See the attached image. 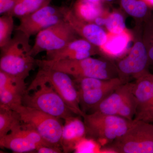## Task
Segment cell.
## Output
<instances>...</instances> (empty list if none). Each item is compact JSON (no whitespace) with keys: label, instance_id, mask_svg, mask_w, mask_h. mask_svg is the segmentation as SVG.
<instances>
[{"label":"cell","instance_id":"cell-9","mask_svg":"<svg viewBox=\"0 0 153 153\" xmlns=\"http://www.w3.org/2000/svg\"><path fill=\"white\" fill-rule=\"evenodd\" d=\"M134 86L132 82L123 83L102 101L92 112L98 111L133 120L137 107Z\"/></svg>","mask_w":153,"mask_h":153},{"label":"cell","instance_id":"cell-24","mask_svg":"<svg viewBox=\"0 0 153 153\" xmlns=\"http://www.w3.org/2000/svg\"><path fill=\"white\" fill-rule=\"evenodd\" d=\"M13 16L5 13L0 17V48L2 49L12 40L14 29Z\"/></svg>","mask_w":153,"mask_h":153},{"label":"cell","instance_id":"cell-19","mask_svg":"<svg viewBox=\"0 0 153 153\" xmlns=\"http://www.w3.org/2000/svg\"><path fill=\"white\" fill-rule=\"evenodd\" d=\"M152 90V74L149 72L141 76L134 83V94L137 107L134 120H143Z\"/></svg>","mask_w":153,"mask_h":153},{"label":"cell","instance_id":"cell-30","mask_svg":"<svg viewBox=\"0 0 153 153\" xmlns=\"http://www.w3.org/2000/svg\"><path fill=\"white\" fill-rule=\"evenodd\" d=\"M62 149L55 146H41L36 149V152L38 153H59L62 152Z\"/></svg>","mask_w":153,"mask_h":153},{"label":"cell","instance_id":"cell-11","mask_svg":"<svg viewBox=\"0 0 153 153\" xmlns=\"http://www.w3.org/2000/svg\"><path fill=\"white\" fill-rule=\"evenodd\" d=\"M68 7L48 5L33 13L20 19L16 28L31 37L36 36L42 30L65 20V14Z\"/></svg>","mask_w":153,"mask_h":153},{"label":"cell","instance_id":"cell-16","mask_svg":"<svg viewBox=\"0 0 153 153\" xmlns=\"http://www.w3.org/2000/svg\"><path fill=\"white\" fill-rule=\"evenodd\" d=\"M65 19L71 25L77 35L81 36L96 47H101L106 42L108 33L102 27L94 23L82 21L76 18L68 7L65 14Z\"/></svg>","mask_w":153,"mask_h":153},{"label":"cell","instance_id":"cell-7","mask_svg":"<svg viewBox=\"0 0 153 153\" xmlns=\"http://www.w3.org/2000/svg\"><path fill=\"white\" fill-rule=\"evenodd\" d=\"M74 81L80 107L85 113L87 111L92 112L102 101L125 83L119 77L109 79L85 77L75 79Z\"/></svg>","mask_w":153,"mask_h":153},{"label":"cell","instance_id":"cell-27","mask_svg":"<svg viewBox=\"0 0 153 153\" xmlns=\"http://www.w3.org/2000/svg\"><path fill=\"white\" fill-rule=\"evenodd\" d=\"M143 41L147 49L149 64H153V36L149 30L145 35Z\"/></svg>","mask_w":153,"mask_h":153},{"label":"cell","instance_id":"cell-2","mask_svg":"<svg viewBox=\"0 0 153 153\" xmlns=\"http://www.w3.org/2000/svg\"><path fill=\"white\" fill-rule=\"evenodd\" d=\"M30 37L16 31L8 44L1 49L0 70L26 79L35 66L36 59L31 55Z\"/></svg>","mask_w":153,"mask_h":153},{"label":"cell","instance_id":"cell-5","mask_svg":"<svg viewBox=\"0 0 153 153\" xmlns=\"http://www.w3.org/2000/svg\"><path fill=\"white\" fill-rule=\"evenodd\" d=\"M102 152L120 153H153V124L133 120L126 133Z\"/></svg>","mask_w":153,"mask_h":153},{"label":"cell","instance_id":"cell-15","mask_svg":"<svg viewBox=\"0 0 153 153\" xmlns=\"http://www.w3.org/2000/svg\"><path fill=\"white\" fill-rule=\"evenodd\" d=\"M99 52L98 48L83 38H75L57 51L47 52V60H80L91 57Z\"/></svg>","mask_w":153,"mask_h":153},{"label":"cell","instance_id":"cell-10","mask_svg":"<svg viewBox=\"0 0 153 153\" xmlns=\"http://www.w3.org/2000/svg\"><path fill=\"white\" fill-rule=\"evenodd\" d=\"M77 34L66 19L42 30L36 36L31 55L35 57L43 52H54L62 49L76 38Z\"/></svg>","mask_w":153,"mask_h":153},{"label":"cell","instance_id":"cell-12","mask_svg":"<svg viewBox=\"0 0 153 153\" xmlns=\"http://www.w3.org/2000/svg\"><path fill=\"white\" fill-rule=\"evenodd\" d=\"M22 124L0 138L1 148L22 153L36 152L41 146H55L44 140L35 129L25 124Z\"/></svg>","mask_w":153,"mask_h":153},{"label":"cell","instance_id":"cell-29","mask_svg":"<svg viewBox=\"0 0 153 153\" xmlns=\"http://www.w3.org/2000/svg\"><path fill=\"white\" fill-rule=\"evenodd\" d=\"M144 121L153 123V74H152V90L149 102L146 111Z\"/></svg>","mask_w":153,"mask_h":153},{"label":"cell","instance_id":"cell-25","mask_svg":"<svg viewBox=\"0 0 153 153\" xmlns=\"http://www.w3.org/2000/svg\"><path fill=\"white\" fill-rule=\"evenodd\" d=\"M105 27L108 33L119 34L127 30L123 16L118 11L107 13Z\"/></svg>","mask_w":153,"mask_h":153},{"label":"cell","instance_id":"cell-32","mask_svg":"<svg viewBox=\"0 0 153 153\" xmlns=\"http://www.w3.org/2000/svg\"><path fill=\"white\" fill-rule=\"evenodd\" d=\"M94 3H103L102 0H85Z\"/></svg>","mask_w":153,"mask_h":153},{"label":"cell","instance_id":"cell-8","mask_svg":"<svg viewBox=\"0 0 153 153\" xmlns=\"http://www.w3.org/2000/svg\"><path fill=\"white\" fill-rule=\"evenodd\" d=\"M71 76L62 71L40 68L32 83H48L56 91L74 114L82 117L85 113L79 104L78 92Z\"/></svg>","mask_w":153,"mask_h":153},{"label":"cell","instance_id":"cell-31","mask_svg":"<svg viewBox=\"0 0 153 153\" xmlns=\"http://www.w3.org/2000/svg\"><path fill=\"white\" fill-rule=\"evenodd\" d=\"M150 8H153V0H142Z\"/></svg>","mask_w":153,"mask_h":153},{"label":"cell","instance_id":"cell-21","mask_svg":"<svg viewBox=\"0 0 153 153\" xmlns=\"http://www.w3.org/2000/svg\"><path fill=\"white\" fill-rule=\"evenodd\" d=\"M52 0H20L7 13L20 18L27 16L48 5Z\"/></svg>","mask_w":153,"mask_h":153},{"label":"cell","instance_id":"cell-33","mask_svg":"<svg viewBox=\"0 0 153 153\" xmlns=\"http://www.w3.org/2000/svg\"><path fill=\"white\" fill-rule=\"evenodd\" d=\"M149 31L151 32V33H152V35L153 36V23H152V24H151L150 27H149Z\"/></svg>","mask_w":153,"mask_h":153},{"label":"cell","instance_id":"cell-18","mask_svg":"<svg viewBox=\"0 0 153 153\" xmlns=\"http://www.w3.org/2000/svg\"><path fill=\"white\" fill-rule=\"evenodd\" d=\"M108 33L106 42L99 47V52L112 59L120 58L129 51L132 35L127 29L119 34Z\"/></svg>","mask_w":153,"mask_h":153},{"label":"cell","instance_id":"cell-20","mask_svg":"<svg viewBox=\"0 0 153 153\" xmlns=\"http://www.w3.org/2000/svg\"><path fill=\"white\" fill-rule=\"evenodd\" d=\"M71 9L76 18L90 23H93L96 19L108 13L102 3H92L85 0H76Z\"/></svg>","mask_w":153,"mask_h":153},{"label":"cell","instance_id":"cell-6","mask_svg":"<svg viewBox=\"0 0 153 153\" xmlns=\"http://www.w3.org/2000/svg\"><path fill=\"white\" fill-rule=\"evenodd\" d=\"M12 109L19 114L22 123L35 129L50 144L62 149L61 140L63 125L60 119L23 104Z\"/></svg>","mask_w":153,"mask_h":153},{"label":"cell","instance_id":"cell-3","mask_svg":"<svg viewBox=\"0 0 153 153\" xmlns=\"http://www.w3.org/2000/svg\"><path fill=\"white\" fill-rule=\"evenodd\" d=\"M82 117L86 128V135L103 145L112 143L122 136L133 120L98 111L90 114L85 113Z\"/></svg>","mask_w":153,"mask_h":153},{"label":"cell","instance_id":"cell-13","mask_svg":"<svg viewBox=\"0 0 153 153\" xmlns=\"http://www.w3.org/2000/svg\"><path fill=\"white\" fill-rule=\"evenodd\" d=\"M149 65L146 47L144 41L139 40L136 41L127 56L120 60L116 66L119 77L126 83L128 82V78L130 76L137 79L149 73Z\"/></svg>","mask_w":153,"mask_h":153},{"label":"cell","instance_id":"cell-28","mask_svg":"<svg viewBox=\"0 0 153 153\" xmlns=\"http://www.w3.org/2000/svg\"><path fill=\"white\" fill-rule=\"evenodd\" d=\"M20 0H0V14L7 13Z\"/></svg>","mask_w":153,"mask_h":153},{"label":"cell","instance_id":"cell-23","mask_svg":"<svg viewBox=\"0 0 153 153\" xmlns=\"http://www.w3.org/2000/svg\"><path fill=\"white\" fill-rule=\"evenodd\" d=\"M122 8L136 19H143L149 14L150 7L142 0H119Z\"/></svg>","mask_w":153,"mask_h":153},{"label":"cell","instance_id":"cell-17","mask_svg":"<svg viewBox=\"0 0 153 153\" xmlns=\"http://www.w3.org/2000/svg\"><path fill=\"white\" fill-rule=\"evenodd\" d=\"M63 125L61 146L65 153L74 151L76 144L86 136L84 121L79 117L71 116L66 119Z\"/></svg>","mask_w":153,"mask_h":153},{"label":"cell","instance_id":"cell-1","mask_svg":"<svg viewBox=\"0 0 153 153\" xmlns=\"http://www.w3.org/2000/svg\"><path fill=\"white\" fill-rule=\"evenodd\" d=\"M36 63L40 68L62 71L74 79L88 77L109 79L119 77L116 65L111 61L91 57L80 60H36Z\"/></svg>","mask_w":153,"mask_h":153},{"label":"cell","instance_id":"cell-4","mask_svg":"<svg viewBox=\"0 0 153 153\" xmlns=\"http://www.w3.org/2000/svg\"><path fill=\"white\" fill-rule=\"evenodd\" d=\"M22 104L64 120L74 114L54 88L44 82L31 83L23 97Z\"/></svg>","mask_w":153,"mask_h":153},{"label":"cell","instance_id":"cell-26","mask_svg":"<svg viewBox=\"0 0 153 153\" xmlns=\"http://www.w3.org/2000/svg\"><path fill=\"white\" fill-rule=\"evenodd\" d=\"M98 143L93 139L83 138L78 142L74 148V152L97 153L101 152Z\"/></svg>","mask_w":153,"mask_h":153},{"label":"cell","instance_id":"cell-14","mask_svg":"<svg viewBox=\"0 0 153 153\" xmlns=\"http://www.w3.org/2000/svg\"><path fill=\"white\" fill-rule=\"evenodd\" d=\"M25 80L0 70V105L13 109L22 104L28 88Z\"/></svg>","mask_w":153,"mask_h":153},{"label":"cell","instance_id":"cell-22","mask_svg":"<svg viewBox=\"0 0 153 153\" xmlns=\"http://www.w3.org/2000/svg\"><path fill=\"white\" fill-rule=\"evenodd\" d=\"M19 114L10 108L0 105V138L22 124Z\"/></svg>","mask_w":153,"mask_h":153}]
</instances>
